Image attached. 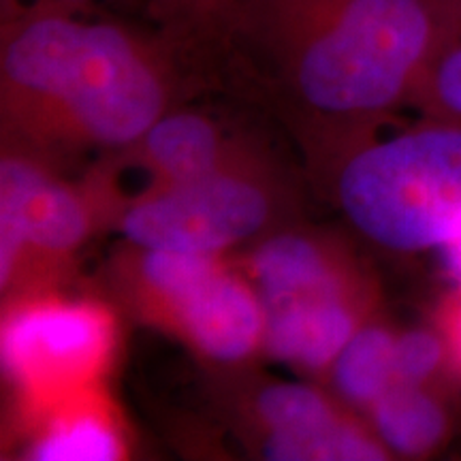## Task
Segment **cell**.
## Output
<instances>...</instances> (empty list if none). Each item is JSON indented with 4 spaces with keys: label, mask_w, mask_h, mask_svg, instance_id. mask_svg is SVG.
Instances as JSON below:
<instances>
[{
    "label": "cell",
    "mask_w": 461,
    "mask_h": 461,
    "mask_svg": "<svg viewBox=\"0 0 461 461\" xmlns=\"http://www.w3.org/2000/svg\"><path fill=\"white\" fill-rule=\"evenodd\" d=\"M448 366V353L440 331L412 330L395 339V380L428 387L436 374Z\"/></svg>",
    "instance_id": "cell-17"
},
{
    "label": "cell",
    "mask_w": 461,
    "mask_h": 461,
    "mask_svg": "<svg viewBox=\"0 0 461 461\" xmlns=\"http://www.w3.org/2000/svg\"><path fill=\"white\" fill-rule=\"evenodd\" d=\"M230 31L308 107L378 115L461 41V0H240Z\"/></svg>",
    "instance_id": "cell-1"
},
{
    "label": "cell",
    "mask_w": 461,
    "mask_h": 461,
    "mask_svg": "<svg viewBox=\"0 0 461 461\" xmlns=\"http://www.w3.org/2000/svg\"><path fill=\"white\" fill-rule=\"evenodd\" d=\"M417 101L434 109L442 118L461 122V41L438 58L423 88L419 90Z\"/></svg>",
    "instance_id": "cell-19"
},
{
    "label": "cell",
    "mask_w": 461,
    "mask_h": 461,
    "mask_svg": "<svg viewBox=\"0 0 461 461\" xmlns=\"http://www.w3.org/2000/svg\"><path fill=\"white\" fill-rule=\"evenodd\" d=\"M107 342L105 316L90 305L32 303L5 322L3 361L17 383L43 393L88 376Z\"/></svg>",
    "instance_id": "cell-5"
},
{
    "label": "cell",
    "mask_w": 461,
    "mask_h": 461,
    "mask_svg": "<svg viewBox=\"0 0 461 461\" xmlns=\"http://www.w3.org/2000/svg\"><path fill=\"white\" fill-rule=\"evenodd\" d=\"M261 188L224 173L173 184L126 212L122 230L141 248L214 252L250 238L267 221Z\"/></svg>",
    "instance_id": "cell-4"
},
{
    "label": "cell",
    "mask_w": 461,
    "mask_h": 461,
    "mask_svg": "<svg viewBox=\"0 0 461 461\" xmlns=\"http://www.w3.org/2000/svg\"><path fill=\"white\" fill-rule=\"evenodd\" d=\"M88 216L71 190L37 167L5 160L0 169V280L7 285L22 248L65 252L84 240Z\"/></svg>",
    "instance_id": "cell-6"
},
{
    "label": "cell",
    "mask_w": 461,
    "mask_h": 461,
    "mask_svg": "<svg viewBox=\"0 0 461 461\" xmlns=\"http://www.w3.org/2000/svg\"><path fill=\"white\" fill-rule=\"evenodd\" d=\"M395 339L384 325H361L333 359V378L346 400L372 406L397 383Z\"/></svg>",
    "instance_id": "cell-12"
},
{
    "label": "cell",
    "mask_w": 461,
    "mask_h": 461,
    "mask_svg": "<svg viewBox=\"0 0 461 461\" xmlns=\"http://www.w3.org/2000/svg\"><path fill=\"white\" fill-rule=\"evenodd\" d=\"M122 453L112 420L90 408H73L51 420L28 448L37 461H112Z\"/></svg>",
    "instance_id": "cell-13"
},
{
    "label": "cell",
    "mask_w": 461,
    "mask_h": 461,
    "mask_svg": "<svg viewBox=\"0 0 461 461\" xmlns=\"http://www.w3.org/2000/svg\"><path fill=\"white\" fill-rule=\"evenodd\" d=\"M263 453L276 461H380L389 457V448L378 436L366 434L339 419L293 434H269Z\"/></svg>",
    "instance_id": "cell-14"
},
{
    "label": "cell",
    "mask_w": 461,
    "mask_h": 461,
    "mask_svg": "<svg viewBox=\"0 0 461 461\" xmlns=\"http://www.w3.org/2000/svg\"><path fill=\"white\" fill-rule=\"evenodd\" d=\"M79 3L39 0L5 20L0 71L11 105L50 109L90 140L122 146L163 115L169 54Z\"/></svg>",
    "instance_id": "cell-2"
},
{
    "label": "cell",
    "mask_w": 461,
    "mask_h": 461,
    "mask_svg": "<svg viewBox=\"0 0 461 461\" xmlns=\"http://www.w3.org/2000/svg\"><path fill=\"white\" fill-rule=\"evenodd\" d=\"M438 331L445 339L448 366L461 378V285L442 303L440 316H438Z\"/></svg>",
    "instance_id": "cell-20"
},
{
    "label": "cell",
    "mask_w": 461,
    "mask_h": 461,
    "mask_svg": "<svg viewBox=\"0 0 461 461\" xmlns=\"http://www.w3.org/2000/svg\"><path fill=\"white\" fill-rule=\"evenodd\" d=\"M257 406L272 434H293L338 419L325 397L303 384H274L263 391Z\"/></svg>",
    "instance_id": "cell-16"
},
{
    "label": "cell",
    "mask_w": 461,
    "mask_h": 461,
    "mask_svg": "<svg viewBox=\"0 0 461 461\" xmlns=\"http://www.w3.org/2000/svg\"><path fill=\"white\" fill-rule=\"evenodd\" d=\"M17 3H20V0H3V7H5V9H11V7H15ZM62 3H79V5H86V3H90V0H62Z\"/></svg>",
    "instance_id": "cell-22"
},
{
    "label": "cell",
    "mask_w": 461,
    "mask_h": 461,
    "mask_svg": "<svg viewBox=\"0 0 461 461\" xmlns=\"http://www.w3.org/2000/svg\"><path fill=\"white\" fill-rule=\"evenodd\" d=\"M221 272L210 252L180 250V248H148L141 258L146 285L167 303L177 305L199 286Z\"/></svg>",
    "instance_id": "cell-15"
},
{
    "label": "cell",
    "mask_w": 461,
    "mask_h": 461,
    "mask_svg": "<svg viewBox=\"0 0 461 461\" xmlns=\"http://www.w3.org/2000/svg\"><path fill=\"white\" fill-rule=\"evenodd\" d=\"M177 32L227 34L240 0H149Z\"/></svg>",
    "instance_id": "cell-18"
},
{
    "label": "cell",
    "mask_w": 461,
    "mask_h": 461,
    "mask_svg": "<svg viewBox=\"0 0 461 461\" xmlns=\"http://www.w3.org/2000/svg\"><path fill=\"white\" fill-rule=\"evenodd\" d=\"M146 148L149 158L173 184L216 171L218 137L214 126L201 115H160L146 132Z\"/></svg>",
    "instance_id": "cell-11"
},
{
    "label": "cell",
    "mask_w": 461,
    "mask_h": 461,
    "mask_svg": "<svg viewBox=\"0 0 461 461\" xmlns=\"http://www.w3.org/2000/svg\"><path fill=\"white\" fill-rule=\"evenodd\" d=\"M442 255H445V263L447 269L451 272V276L461 285V230L455 238L440 248Z\"/></svg>",
    "instance_id": "cell-21"
},
{
    "label": "cell",
    "mask_w": 461,
    "mask_h": 461,
    "mask_svg": "<svg viewBox=\"0 0 461 461\" xmlns=\"http://www.w3.org/2000/svg\"><path fill=\"white\" fill-rule=\"evenodd\" d=\"M372 423L389 453L423 457L447 440L451 419L428 387L395 383L372 403Z\"/></svg>",
    "instance_id": "cell-9"
},
{
    "label": "cell",
    "mask_w": 461,
    "mask_h": 461,
    "mask_svg": "<svg viewBox=\"0 0 461 461\" xmlns=\"http://www.w3.org/2000/svg\"><path fill=\"white\" fill-rule=\"evenodd\" d=\"M173 310L193 342L218 361L244 359L265 333L263 303L246 285L222 272Z\"/></svg>",
    "instance_id": "cell-8"
},
{
    "label": "cell",
    "mask_w": 461,
    "mask_h": 461,
    "mask_svg": "<svg viewBox=\"0 0 461 461\" xmlns=\"http://www.w3.org/2000/svg\"><path fill=\"white\" fill-rule=\"evenodd\" d=\"M344 214L374 244L423 252L461 230V126H428L357 152L338 184Z\"/></svg>",
    "instance_id": "cell-3"
},
{
    "label": "cell",
    "mask_w": 461,
    "mask_h": 461,
    "mask_svg": "<svg viewBox=\"0 0 461 461\" xmlns=\"http://www.w3.org/2000/svg\"><path fill=\"white\" fill-rule=\"evenodd\" d=\"M265 342L278 359L321 370L359 330L355 303L344 288L263 303Z\"/></svg>",
    "instance_id": "cell-7"
},
{
    "label": "cell",
    "mask_w": 461,
    "mask_h": 461,
    "mask_svg": "<svg viewBox=\"0 0 461 461\" xmlns=\"http://www.w3.org/2000/svg\"><path fill=\"white\" fill-rule=\"evenodd\" d=\"M252 269L261 286V303L344 288L321 248L297 235L265 241L252 258Z\"/></svg>",
    "instance_id": "cell-10"
}]
</instances>
